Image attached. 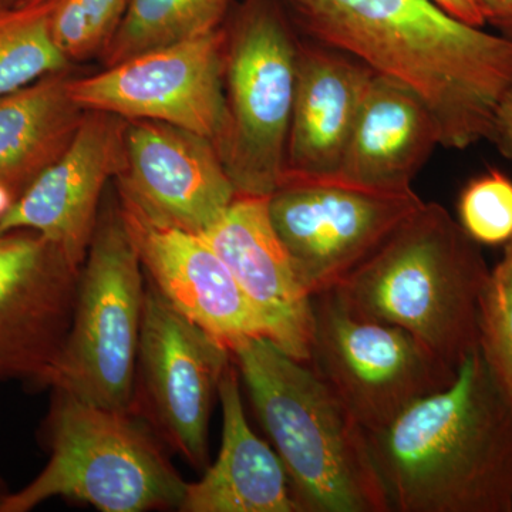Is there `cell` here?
Segmentation results:
<instances>
[{"label": "cell", "instance_id": "obj_1", "mask_svg": "<svg viewBox=\"0 0 512 512\" xmlns=\"http://www.w3.org/2000/svg\"><path fill=\"white\" fill-rule=\"evenodd\" d=\"M306 37L406 84L439 124L441 147L491 140L512 90V40L429 0H282Z\"/></svg>", "mask_w": 512, "mask_h": 512}, {"label": "cell", "instance_id": "obj_2", "mask_svg": "<svg viewBox=\"0 0 512 512\" xmlns=\"http://www.w3.org/2000/svg\"><path fill=\"white\" fill-rule=\"evenodd\" d=\"M367 437L392 512H512V399L480 349Z\"/></svg>", "mask_w": 512, "mask_h": 512}, {"label": "cell", "instance_id": "obj_3", "mask_svg": "<svg viewBox=\"0 0 512 512\" xmlns=\"http://www.w3.org/2000/svg\"><path fill=\"white\" fill-rule=\"evenodd\" d=\"M228 349L303 512H392L366 430L308 363L264 336Z\"/></svg>", "mask_w": 512, "mask_h": 512}, {"label": "cell", "instance_id": "obj_4", "mask_svg": "<svg viewBox=\"0 0 512 512\" xmlns=\"http://www.w3.org/2000/svg\"><path fill=\"white\" fill-rule=\"evenodd\" d=\"M491 268L437 202H424L335 291L356 315L399 326L453 367L478 349Z\"/></svg>", "mask_w": 512, "mask_h": 512}, {"label": "cell", "instance_id": "obj_5", "mask_svg": "<svg viewBox=\"0 0 512 512\" xmlns=\"http://www.w3.org/2000/svg\"><path fill=\"white\" fill-rule=\"evenodd\" d=\"M49 463L0 512H28L50 498L84 501L103 512L180 510L187 484L164 441L140 414L53 389L45 423Z\"/></svg>", "mask_w": 512, "mask_h": 512}, {"label": "cell", "instance_id": "obj_6", "mask_svg": "<svg viewBox=\"0 0 512 512\" xmlns=\"http://www.w3.org/2000/svg\"><path fill=\"white\" fill-rule=\"evenodd\" d=\"M225 30V111L214 146L241 197L284 181L299 39L282 0H241Z\"/></svg>", "mask_w": 512, "mask_h": 512}, {"label": "cell", "instance_id": "obj_7", "mask_svg": "<svg viewBox=\"0 0 512 512\" xmlns=\"http://www.w3.org/2000/svg\"><path fill=\"white\" fill-rule=\"evenodd\" d=\"M146 274L121 207L100 214L72 325L47 386L109 409H133Z\"/></svg>", "mask_w": 512, "mask_h": 512}, {"label": "cell", "instance_id": "obj_8", "mask_svg": "<svg viewBox=\"0 0 512 512\" xmlns=\"http://www.w3.org/2000/svg\"><path fill=\"white\" fill-rule=\"evenodd\" d=\"M308 365L367 434L386 429L417 400L446 389L458 369L399 326L350 311L335 289L312 296Z\"/></svg>", "mask_w": 512, "mask_h": 512}, {"label": "cell", "instance_id": "obj_9", "mask_svg": "<svg viewBox=\"0 0 512 512\" xmlns=\"http://www.w3.org/2000/svg\"><path fill=\"white\" fill-rule=\"evenodd\" d=\"M423 204L413 190H367L333 178H286L268 201L276 234L311 296L338 286Z\"/></svg>", "mask_w": 512, "mask_h": 512}, {"label": "cell", "instance_id": "obj_10", "mask_svg": "<svg viewBox=\"0 0 512 512\" xmlns=\"http://www.w3.org/2000/svg\"><path fill=\"white\" fill-rule=\"evenodd\" d=\"M231 363L227 345L181 315L147 279L133 410L192 467L208 466L212 403Z\"/></svg>", "mask_w": 512, "mask_h": 512}, {"label": "cell", "instance_id": "obj_11", "mask_svg": "<svg viewBox=\"0 0 512 512\" xmlns=\"http://www.w3.org/2000/svg\"><path fill=\"white\" fill-rule=\"evenodd\" d=\"M224 47L220 28L69 80V93L83 110L161 121L214 143L225 111Z\"/></svg>", "mask_w": 512, "mask_h": 512}, {"label": "cell", "instance_id": "obj_12", "mask_svg": "<svg viewBox=\"0 0 512 512\" xmlns=\"http://www.w3.org/2000/svg\"><path fill=\"white\" fill-rule=\"evenodd\" d=\"M80 271L39 232L0 235V382L49 384L72 325Z\"/></svg>", "mask_w": 512, "mask_h": 512}, {"label": "cell", "instance_id": "obj_13", "mask_svg": "<svg viewBox=\"0 0 512 512\" xmlns=\"http://www.w3.org/2000/svg\"><path fill=\"white\" fill-rule=\"evenodd\" d=\"M120 204L156 224L202 234L237 198L208 138L153 120H127Z\"/></svg>", "mask_w": 512, "mask_h": 512}, {"label": "cell", "instance_id": "obj_14", "mask_svg": "<svg viewBox=\"0 0 512 512\" xmlns=\"http://www.w3.org/2000/svg\"><path fill=\"white\" fill-rule=\"evenodd\" d=\"M127 120L86 111L72 143L0 218V235L39 232L82 268L100 217L104 187L119 174Z\"/></svg>", "mask_w": 512, "mask_h": 512}, {"label": "cell", "instance_id": "obj_15", "mask_svg": "<svg viewBox=\"0 0 512 512\" xmlns=\"http://www.w3.org/2000/svg\"><path fill=\"white\" fill-rule=\"evenodd\" d=\"M269 198L237 195L201 237L228 266L264 322L268 339L308 363L313 333L312 296L303 288L269 217Z\"/></svg>", "mask_w": 512, "mask_h": 512}, {"label": "cell", "instance_id": "obj_16", "mask_svg": "<svg viewBox=\"0 0 512 512\" xmlns=\"http://www.w3.org/2000/svg\"><path fill=\"white\" fill-rule=\"evenodd\" d=\"M120 207L146 278L181 315L227 348L239 339L268 338L228 266L200 234L156 224Z\"/></svg>", "mask_w": 512, "mask_h": 512}, {"label": "cell", "instance_id": "obj_17", "mask_svg": "<svg viewBox=\"0 0 512 512\" xmlns=\"http://www.w3.org/2000/svg\"><path fill=\"white\" fill-rule=\"evenodd\" d=\"M373 76L352 56L301 39L284 180L336 177Z\"/></svg>", "mask_w": 512, "mask_h": 512}, {"label": "cell", "instance_id": "obj_18", "mask_svg": "<svg viewBox=\"0 0 512 512\" xmlns=\"http://www.w3.org/2000/svg\"><path fill=\"white\" fill-rule=\"evenodd\" d=\"M439 146V124L421 97L375 73L333 180L367 190L410 191Z\"/></svg>", "mask_w": 512, "mask_h": 512}, {"label": "cell", "instance_id": "obj_19", "mask_svg": "<svg viewBox=\"0 0 512 512\" xmlns=\"http://www.w3.org/2000/svg\"><path fill=\"white\" fill-rule=\"evenodd\" d=\"M218 399L220 454L201 480L187 484L180 511L303 512L281 458L249 427L234 360L222 376Z\"/></svg>", "mask_w": 512, "mask_h": 512}, {"label": "cell", "instance_id": "obj_20", "mask_svg": "<svg viewBox=\"0 0 512 512\" xmlns=\"http://www.w3.org/2000/svg\"><path fill=\"white\" fill-rule=\"evenodd\" d=\"M62 72L0 97V188L18 200L70 146L86 110Z\"/></svg>", "mask_w": 512, "mask_h": 512}, {"label": "cell", "instance_id": "obj_21", "mask_svg": "<svg viewBox=\"0 0 512 512\" xmlns=\"http://www.w3.org/2000/svg\"><path fill=\"white\" fill-rule=\"evenodd\" d=\"M238 0H130L116 35L104 47V63L214 32L225 25Z\"/></svg>", "mask_w": 512, "mask_h": 512}, {"label": "cell", "instance_id": "obj_22", "mask_svg": "<svg viewBox=\"0 0 512 512\" xmlns=\"http://www.w3.org/2000/svg\"><path fill=\"white\" fill-rule=\"evenodd\" d=\"M56 3L0 9V97L69 66L53 40Z\"/></svg>", "mask_w": 512, "mask_h": 512}, {"label": "cell", "instance_id": "obj_23", "mask_svg": "<svg viewBox=\"0 0 512 512\" xmlns=\"http://www.w3.org/2000/svg\"><path fill=\"white\" fill-rule=\"evenodd\" d=\"M478 349L512 399V239L491 268L481 295Z\"/></svg>", "mask_w": 512, "mask_h": 512}, {"label": "cell", "instance_id": "obj_24", "mask_svg": "<svg viewBox=\"0 0 512 512\" xmlns=\"http://www.w3.org/2000/svg\"><path fill=\"white\" fill-rule=\"evenodd\" d=\"M130 0H57L52 35L67 62L83 60L109 45Z\"/></svg>", "mask_w": 512, "mask_h": 512}, {"label": "cell", "instance_id": "obj_25", "mask_svg": "<svg viewBox=\"0 0 512 512\" xmlns=\"http://www.w3.org/2000/svg\"><path fill=\"white\" fill-rule=\"evenodd\" d=\"M458 222L480 247H504L512 239V180L490 168L468 181L457 205Z\"/></svg>", "mask_w": 512, "mask_h": 512}, {"label": "cell", "instance_id": "obj_26", "mask_svg": "<svg viewBox=\"0 0 512 512\" xmlns=\"http://www.w3.org/2000/svg\"><path fill=\"white\" fill-rule=\"evenodd\" d=\"M451 18L474 28H485V16L480 0H429Z\"/></svg>", "mask_w": 512, "mask_h": 512}, {"label": "cell", "instance_id": "obj_27", "mask_svg": "<svg viewBox=\"0 0 512 512\" xmlns=\"http://www.w3.org/2000/svg\"><path fill=\"white\" fill-rule=\"evenodd\" d=\"M490 141L504 157L512 160V90L500 104Z\"/></svg>", "mask_w": 512, "mask_h": 512}, {"label": "cell", "instance_id": "obj_28", "mask_svg": "<svg viewBox=\"0 0 512 512\" xmlns=\"http://www.w3.org/2000/svg\"><path fill=\"white\" fill-rule=\"evenodd\" d=\"M485 22L497 30L498 35L512 40V0H480Z\"/></svg>", "mask_w": 512, "mask_h": 512}, {"label": "cell", "instance_id": "obj_29", "mask_svg": "<svg viewBox=\"0 0 512 512\" xmlns=\"http://www.w3.org/2000/svg\"><path fill=\"white\" fill-rule=\"evenodd\" d=\"M25 0H0V9L15 8V6L23 5Z\"/></svg>", "mask_w": 512, "mask_h": 512}, {"label": "cell", "instance_id": "obj_30", "mask_svg": "<svg viewBox=\"0 0 512 512\" xmlns=\"http://www.w3.org/2000/svg\"><path fill=\"white\" fill-rule=\"evenodd\" d=\"M9 493L6 491L5 485H3L2 481H0V508H2L3 503H5L6 497H8Z\"/></svg>", "mask_w": 512, "mask_h": 512}, {"label": "cell", "instance_id": "obj_31", "mask_svg": "<svg viewBox=\"0 0 512 512\" xmlns=\"http://www.w3.org/2000/svg\"><path fill=\"white\" fill-rule=\"evenodd\" d=\"M46 2V0H25L23 5H37V3Z\"/></svg>", "mask_w": 512, "mask_h": 512}]
</instances>
